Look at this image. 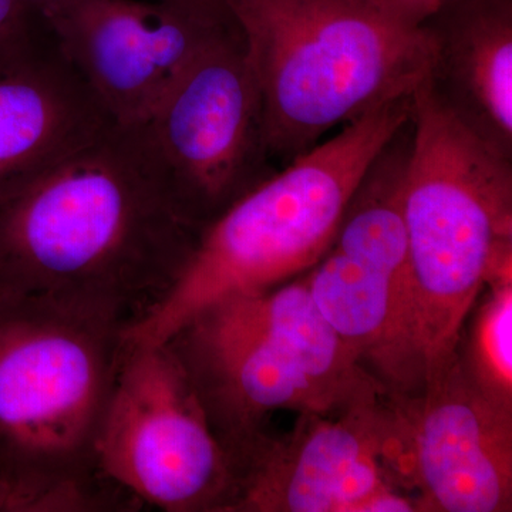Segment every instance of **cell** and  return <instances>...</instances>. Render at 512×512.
<instances>
[{"instance_id": "7", "label": "cell", "mask_w": 512, "mask_h": 512, "mask_svg": "<svg viewBox=\"0 0 512 512\" xmlns=\"http://www.w3.org/2000/svg\"><path fill=\"white\" fill-rule=\"evenodd\" d=\"M412 136L409 120L370 163L332 247L305 278L319 311L387 394L417 392L426 376L403 218Z\"/></svg>"}, {"instance_id": "10", "label": "cell", "mask_w": 512, "mask_h": 512, "mask_svg": "<svg viewBox=\"0 0 512 512\" xmlns=\"http://www.w3.org/2000/svg\"><path fill=\"white\" fill-rule=\"evenodd\" d=\"M383 461L419 511L512 510V414L471 382L460 355L410 394H387Z\"/></svg>"}, {"instance_id": "15", "label": "cell", "mask_w": 512, "mask_h": 512, "mask_svg": "<svg viewBox=\"0 0 512 512\" xmlns=\"http://www.w3.org/2000/svg\"><path fill=\"white\" fill-rule=\"evenodd\" d=\"M488 296L471 328L464 369L497 409L512 414V268L487 282Z\"/></svg>"}, {"instance_id": "12", "label": "cell", "mask_w": 512, "mask_h": 512, "mask_svg": "<svg viewBox=\"0 0 512 512\" xmlns=\"http://www.w3.org/2000/svg\"><path fill=\"white\" fill-rule=\"evenodd\" d=\"M383 397L336 414L301 413L279 440L259 433L231 451L232 485L221 512H409L384 467Z\"/></svg>"}, {"instance_id": "18", "label": "cell", "mask_w": 512, "mask_h": 512, "mask_svg": "<svg viewBox=\"0 0 512 512\" xmlns=\"http://www.w3.org/2000/svg\"><path fill=\"white\" fill-rule=\"evenodd\" d=\"M379 2L406 25L420 28L421 23L439 8L443 0H379Z\"/></svg>"}, {"instance_id": "14", "label": "cell", "mask_w": 512, "mask_h": 512, "mask_svg": "<svg viewBox=\"0 0 512 512\" xmlns=\"http://www.w3.org/2000/svg\"><path fill=\"white\" fill-rule=\"evenodd\" d=\"M420 28L429 40L431 94L512 158V0H443Z\"/></svg>"}, {"instance_id": "13", "label": "cell", "mask_w": 512, "mask_h": 512, "mask_svg": "<svg viewBox=\"0 0 512 512\" xmlns=\"http://www.w3.org/2000/svg\"><path fill=\"white\" fill-rule=\"evenodd\" d=\"M119 126L55 36L0 57V184Z\"/></svg>"}, {"instance_id": "1", "label": "cell", "mask_w": 512, "mask_h": 512, "mask_svg": "<svg viewBox=\"0 0 512 512\" xmlns=\"http://www.w3.org/2000/svg\"><path fill=\"white\" fill-rule=\"evenodd\" d=\"M136 130L0 184V303L140 322L201 235Z\"/></svg>"}, {"instance_id": "6", "label": "cell", "mask_w": 512, "mask_h": 512, "mask_svg": "<svg viewBox=\"0 0 512 512\" xmlns=\"http://www.w3.org/2000/svg\"><path fill=\"white\" fill-rule=\"evenodd\" d=\"M126 332L110 320L0 303V473L29 483L103 477L94 446Z\"/></svg>"}, {"instance_id": "9", "label": "cell", "mask_w": 512, "mask_h": 512, "mask_svg": "<svg viewBox=\"0 0 512 512\" xmlns=\"http://www.w3.org/2000/svg\"><path fill=\"white\" fill-rule=\"evenodd\" d=\"M131 128L202 231L276 171L237 25L195 57L150 116Z\"/></svg>"}, {"instance_id": "11", "label": "cell", "mask_w": 512, "mask_h": 512, "mask_svg": "<svg viewBox=\"0 0 512 512\" xmlns=\"http://www.w3.org/2000/svg\"><path fill=\"white\" fill-rule=\"evenodd\" d=\"M36 6L120 127L143 123L192 60L235 28L228 9L174 0H36Z\"/></svg>"}, {"instance_id": "19", "label": "cell", "mask_w": 512, "mask_h": 512, "mask_svg": "<svg viewBox=\"0 0 512 512\" xmlns=\"http://www.w3.org/2000/svg\"><path fill=\"white\" fill-rule=\"evenodd\" d=\"M174 2L191 3V5L210 6V8L225 9V5L222 0H174Z\"/></svg>"}, {"instance_id": "5", "label": "cell", "mask_w": 512, "mask_h": 512, "mask_svg": "<svg viewBox=\"0 0 512 512\" xmlns=\"http://www.w3.org/2000/svg\"><path fill=\"white\" fill-rule=\"evenodd\" d=\"M170 343L228 451L274 410L336 414L387 396L319 311L305 278L225 299Z\"/></svg>"}, {"instance_id": "2", "label": "cell", "mask_w": 512, "mask_h": 512, "mask_svg": "<svg viewBox=\"0 0 512 512\" xmlns=\"http://www.w3.org/2000/svg\"><path fill=\"white\" fill-rule=\"evenodd\" d=\"M241 33L264 109L266 144L285 165L426 80V33L379 0H222Z\"/></svg>"}, {"instance_id": "16", "label": "cell", "mask_w": 512, "mask_h": 512, "mask_svg": "<svg viewBox=\"0 0 512 512\" xmlns=\"http://www.w3.org/2000/svg\"><path fill=\"white\" fill-rule=\"evenodd\" d=\"M70 494L62 484L29 483L0 473V512H66Z\"/></svg>"}, {"instance_id": "8", "label": "cell", "mask_w": 512, "mask_h": 512, "mask_svg": "<svg viewBox=\"0 0 512 512\" xmlns=\"http://www.w3.org/2000/svg\"><path fill=\"white\" fill-rule=\"evenodd\" d=\"M94 460L110 483L161 511H221L231 491V456L170 342L126 340Z\"/></svg>"}, {"instance_id": "4", "label": "cell", "mask_w": 512, "mask_h": 512, "mask_svg": "<svg viewBox=\"0 0 512 512\" xmlns=\"http://www.w3.org/2000/svg\"><path fill=\"white\" fill-rule=\"evenodd\" d=\"M412 126L403 218L427 376L458 352L478 295L512 264V158L424 82L413 93Z\"/></svg>"}, {"instance_id": "17", "label": "cell", "mask_w": 512, "mask_h": 512, "mask_svg": "<svg viewBox=\"0 0 512 512\" xmlns=\"http://www.w3.org/2000/svg\"><path fill=\"white\" fill-rule=\"evenodd\" d=\"M42 32L33 0H0V57L28 45Z\"/></svg>"}, {"instance_id": "3", "label": "cell", "mask_w": 512, "mask_h": 512, "mask_svg": "<svg viewBox=\"0 0 512 512\" xmlns=\"http://www.w3.org/2000/svg\"><path fill=\"white\" fill-rule=\"evenodd\" d=\"M412 97L346 124L222 212L163 301L127 330V342H170L217 303L275 288L318 264L370 163L412 116Z\"/></svg>"}]
</instances>
